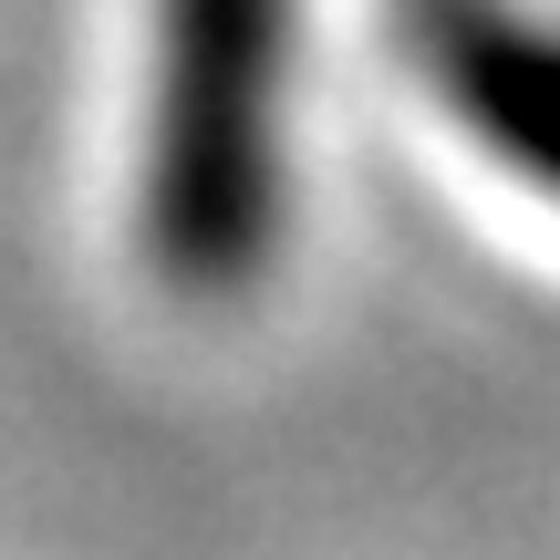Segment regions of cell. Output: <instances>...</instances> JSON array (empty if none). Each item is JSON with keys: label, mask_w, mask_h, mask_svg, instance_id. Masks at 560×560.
Returning <instances> with one entry per match:
<instances>
[{"label": "cell", "mask_w": 560, "mask_h": 560, "mask_svg": "<svg viewBox=\"0 0 560 560\" xmlns=\"http://www.w3.org/2000/svg\"><path fill=\"white\" fill-rule=\"evenodd\" d=\"M301 0H156L145 11L136 249L166 301L229 312L291 240Z\"/></svg>", "instance_id": "6da1fadb"}, {"label": "cell", "mask_w": 560, "mask_h": 560, "mask_svg": "<svg viewBox=\"0 0 560 560\" xmlns=\"http://www.w3.org/2000/svg\"><path fill=\"white\" fill-rule=\"evenodd\" d=\"M395 52L509 187L560 208V21L520 0H395Z\"/></svg>", "instance_id": "7a4b0ae2"}]
</instances>
